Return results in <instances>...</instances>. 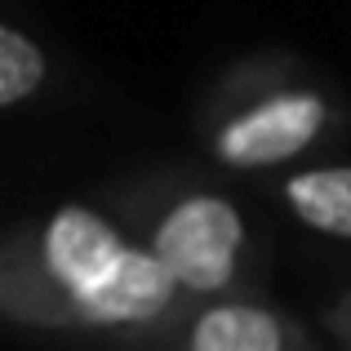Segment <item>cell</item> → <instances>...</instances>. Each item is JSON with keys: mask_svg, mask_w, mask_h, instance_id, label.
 I'll list each match as a JSON object with an SVG mask.
<instances>
[{"mask_svg": "<svg viewBox=\"0 0 351 351\" xmlns=\"http://www.w3.org/2000/svg\"><path fill=\"white\" fill-rule=\"evenodd\" d=\"M182 307L178 285L107 205H49L0 245V316L27 334L143 351Z\"/></svg>", "mask_w": 351, "mask_h": 351, "instance_id": "6da1fadb", "label": "cell"}, {"mask_svg": "<svg viewBox=\"0 0 351 351\" xmlns=\"http://www.w3.org/2000/svg\"><path fill=\"white\" fill-rule=\"evenodd\" d=\"M351 103L320 67L298 53H245L214 76L196 107V143L214 169L276 178L325 160L347 134Z\"/></svg>", "mask_w": 351, "mask_h": 351, "instance_id": "7a4b0ae2", "label": "cell"}, {"mask_svg": "<svg viewBox=\"0 0 351 351\" xmlns=\"http://www.w3.org/2000/svg\"><path fill=\"white\" fill-rule=\"evenodd\" d=\"M107 209L165 267L187 302L263 293V236L245 200L214 173L165 165L107 191Z\"/></svg>", "mask_w": 351, "mask_h": 351, "instance_id": "3957f363", "label": "cell"}, {"mask_svg": "<svg viewBox=\"0 0 351 351\" xmlns=\"http://www.w3.org/2000/svg\"><path fill=\"white\" fill-rule=\"evenodd\" d=\"M143 351H334L325 334L271 302L267 293H236L187 302L156 343Z\"/></svg>", "mask_w": 351, "mask_h": 351, "instance_id": "277c9868", "label": "cell"}, {"mask_svg": "<svg viewBox=\"0 0 351 351\" xmlns=\"http://www.w3.org/2000/svg\"><path fill=\"white\" fill-rule=\"evenodd\" d=\"M267 200L311 236L351 245V160H311L258 182Z\"/></svg>", "mask_w": 351, "mask_h": 351, "instance_id": "5b68a950", "label": "cell"}, {"mask_svg": "<svg viewBox=\"0 0 351 351\" xmlns=\"http://www.w3.org/2000/svg\"><path fill=\"white\" fill-rule=\"evenodd\" d=\"M45 85H49V53L40 36L27 32L23 23H5L0 27V107L23 112L45 94Z\"/></svg>", "mask_w": 351, "mask_h": 351, "instance_id": "8992f818", "label": "cell"}, {"mask_svg": "<svg viewBox=\"0 0 351 351\" xmlns=\"http://www.w3.org/2000/svg\"><path fill=\"white\" fill-rule=\"evenodd\" d=\"M320 334L334 351H351V289H343L320 307Z\"/></svg>", "mask_w": 351, "mask_h": 351, "instance_id": "52a82bcc", "label": "cell"}]
</instances>
